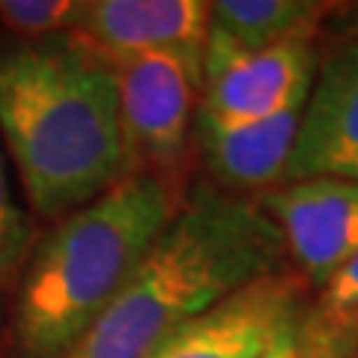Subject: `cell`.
I'll list each match as a JSON object with an SVG mask.
<instances>
[{
  "label": "cell",
  "mask_w": 358,
  "mask_h": 358,
  "mask_svg": "<svg viewBox=\"0 0 358 358\" xmlns=\"http://www.w3.org/2000/svg\"><path fill=\"white\" fill-rule=\"evenodd\" d=\"M358 334L329 322L313 305H301L284 320L257 358H355Z\"/></svg>",
  "instance_id": "obj_12"
},
{
  "label": "cell",
  "mask_w": 358,
  "mask_h": 358,
  "mask_svg": "<svg viewBox=\"0 0 358 358\" xmlns=\"http://www.w3.org/2000/svg\"><path fill=\"white\" fill-rule=\"evenodd\" d=\"M355 358H358V355H355Z\"/></svg>",
  "instance_id": "obj_16"
},
{
  "label": "cell",
  "mask_w": 358,
  "mask_h": 358,
  "mask_svg": "<svg viewBox=\"0 0 358 358\" xmlns=\"http://www.w3.org/2000/svg\"><path fill=\"white\" fill-rule=\"evenodd\" d=\"M171 215L173 197L164 179L138 171L63 215L18 275L15 358H69L114 305Z\"/></svg>",
  "instance_id": "obj_3"
},
{
  "label": "cell",
  "mask_w": 358,
  "mask_h": 358,
  "mask_svg": "<svg viewBox=\"0 0 358 358\" xmlns=\"http://www.w3.org/2000/svg\"><path fill=\"white\" fill-rule=\"evenodd\" d=\"M0 143L30 209L54 221L120 185L138 162L114 66L69 33L0 54Z\"/></svg>",
  "instance_id": "obj_1"
},
{
  "label": "cell",
  "mask_w": 358,
  "mask_h": 358,
  "mask_svg": "<svg viewBox=\"0 0 358 358\" xmlns=\"http://www.w3.org/2000/svg\"><path fill=\"white\" fill-rule=\"evenodd\" d=\"M278 224L284 248L305 281L322 287L358 254V182L355 179H301L257 200Z\"/></svg>",
  "instance_id": "obj_6"
},
{
  "label": "cell",
  "mask_w": 358,
  "mask_h": 358,
  "mask_svg": "<svg viewBox=\"0 0 358 358\" xmlns=\"http://www.w3.org/2000/svg\"><path fill=\"white\" fill-rule=\"evenodd\" d=\"M78 9L81 0H0V24L36 42L72 33Z\"/></svg>",
  "instance_id": "obj_14"
},
{
  "label": "cell",
  "mask_w": 358,
  "mask_h": 358,
  "mask_svg": "<svg viewBox=\"0 0 358 358\" xmlns=\"http://www.w3.org/2000/svg\"><path fill=\"white\" fill-rule=\"evenodd\" d=\"M313 308L334 326L358 334V254L320 287V299L313 301Z\"/></svg>",
  "instance_id": "obj_15"
},
{
  "label": "cell",
  "mask_w": 358,
  "mask_h": 358,
  "mask_svg": "<svg viewBox=\"0 0 358 358\" xmlns=\"http://www.w3.org/2000/svg\"><path fill=\"white\" fill-rule=\"evenodd\" d=\"M110 66L117 72L122 129L134 159L171 171L182 162L194 129V93L203 69L176 54H147Z\"/></svg>",
  "instance_id": "obj_4"
},
{
  "label": "cell",
  "mask_w": 358,
  "mask_h": 358,
  "mask_svg": "<svg viewBox=\"0 0 358 358\" xmlns=\"http://www.w3.org/2000/svg\"><path fill=\"white\" fill-rule=\"evenodd\" d=\"M299 120L301 110H289L251 126H218L194 110V138L218 192L239 197L284 182Z\"/></svg>",
  "instance_id": "obj_10"
},
{
  "label": "cell",
  "mask_w": 358,
  "mask_h": 358,
  "mask_svg": "<svg viewBox=\"0 0 358 358\" xmlns=\"http://www.w3.org/2000/svg\"><path fill=\"white\" fill-rule=\"evenodd\" d=\"M317 78L313 39H293L268 51L203 66L197 114L218 126H251L301 110Z\"/></svg>",
  "instance_id": "obj_5"
},
{
  "label": "cell",
  "mask_w": 358,
  "mask_h": 358,
  "mask_svg": "<svg viewBox=\"0 0 358 358\" xmlns=\"http://www.w3.org/2000/svg\"><path fill=\"white\" fill-rule=\"evenodd\" d=\"M284 251L257 200L197 185L69 358H150L188 322L278 272Z\"/></svg>",
  "instance_id": "obj_2"
},
{
  "label": "cell",
  "mask_w": 358,
  "mask_h": 358,
  "mask_svg": "<svg viewBox=\"0 0 358 358\" xmlns=\"http://www.w3.org/2000/svg\"><path fill=\"white\" fill-rule=\"evenodd\" d=\"M30 218L15 200L6 173V152L0 143V289L9 287L21 275L30 257Z\"/></svg>",
  "instance_id": "obj_13"
},
{
  "label": "cell",
  "mask_w": 358,
  "mask_h": 358,
  "mask_svg": "<svg viewBox=\"0 0 358 358\" xmlns=\"http://www.w3.org/2000/svg\"><path fill=\"white\" fill-rule=\"evenodd\" d=\"M206 0H81L69 36L105 60L176 54L203 69Z\"/></svg>",
  "instance_id": "obj_7"
},
{
  "label": "cell",
  "mask_w": 358,
  "mask_h": 358,
  "mask_svg": "<svg viewBox=\"0 0 358 358\" xmlns=\"http://www.w3.org/2000/svg\"><path fill=\"white\" fill-rule=\"evenodd\" d=\"M301 179L358 182V39L334 51L313 78L284 182Z\"/></svg>",
  "instance_id": "obj_8"
},
{
  "label": "cell",
  "mask_w": 358,
  "mask_h": 358,
  "mask_svg": "<svg viewBox=\"0 0 358 358\" xmlns=\"http://www.w3.org/2000/svg\"><path fill=\"white\" fill-rule=\"evenodd\" d=\"M329 3L310 0H215L209 3L203 66L268 51L293 39H313Z\"/></svg>",
  "instance_id": "obj_11"
},
{
  "label": "cell",
  "mask_w": 358,
  "mask_h": 358,
  "mask_svg": "<svg viewBox=\"0 0 358 358\" xmlns=\"http://www.w3.org/2000/svg\"><path fill=\"white\" fill-rule=\"evenodd\" d=\"M301 305L305 284L296 275L272 272L179 329L150 358H257Z\"/></svg>",
  "instance_id": "obj_9"
}]
</instances>
